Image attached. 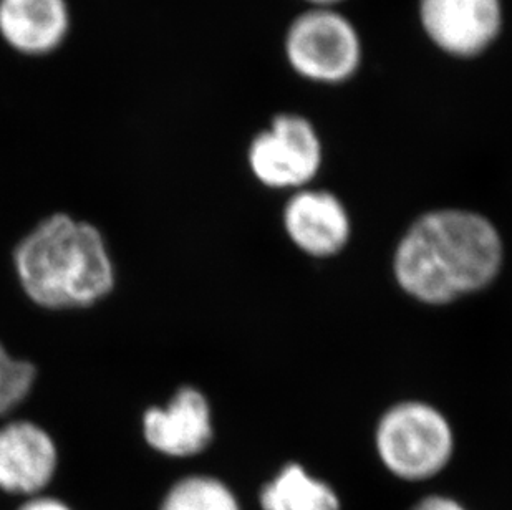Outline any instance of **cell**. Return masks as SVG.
<instances>
[{
  "label": "cell",
  "instance_id": "cell-1",
  "mask_svg": "<svg viewBox=\"0 0 512 510\" xmlns=\"http://www.w3.org/2000/svg\"><path fill=\"white\" fill-rule=\"evenodd\" d=\"M503 259L493 222L466 209H438L418 217L401 237L393 270L413 299L446 305L493 284Z\"/></svg>",
  "mask_w": 512,
  "mask_h": 510
},
{
  "label": "cell",
  "instance_id": "cell-2",
  "mask_svg": "<svg viewBox=\"0 0 512 510\" xmlns=\"http://www.w3.org/2000/svg\"><path fill=\"white\" fill-rule=\"evenodd\" d=\"M25 297L45 310H77L112 294L116 270L102 231L67 212L45 217L12 254Z\"/></svg>",
  "mask_w": 512,
  "mask_h": 510
},
{
  "label": "cell",
  "instance_id": "cell-3",
  "mask_svg": "<svg viewBox=\"0 0 512 510\" xmlns=\"http://www.w3.org/2000/svg\"><path fill=\"white\" fill-rule=\"evenodd\" d=\"M378 458L392 476L405 482L433 479L455 453V434L445 414L423 401H403L378 421Z\"/></svg>",
  "mask_w": 512,
  "mask_h": 510
},
{
  "label": "cell",
  "instance_id": "cell-4",
  "mask_svg": "<svg viewBox=\"0 0 512 510\" xmlns=\"http://www.w3.org/2000/svg\"><path fill=\"white\" fill-rule=\"evenodd\" d=\"M284 49L295 73L324 85L347 82L362 62V40L355 25L330 7H312L295 17Z\"/></svg>",
  "mask_w": 512,
  "mask_h": 510
},
{
  "label": "cell",
  "instance_id": "cell-5",
  "mask_svg": "<svg viewBox=\"0 0 512 510\" xmlns=\"http://www.w3.org/2000/svg\"><path fill=\"white\" fill-rule=\"evenodd\" d=\"M322 156L315 126L294 113L277 115L249 146L252 174L272 189H304L319 173Z\"/></svg>",
  "mask_w": 512,
  "mask_h": 510
},
{
  "label": "cell",
  "instance_id": "cell-6",
  "mask_svg": "<svg viewBox=\"0 0 512 510\" xmlns=\"http://www.w3.org/2000/svg\"><path fill=\"white\" fill-rule=\"evenodd\" d=\"M420 22L431 42L453 57L483 53L503 27L501 0H420Z\"/></svg>",
  "mask_w": 512,
  "mask_h": 510
},
{
  "label": "cell",
  "instance_id": "cell-7",
  "mask_svg": "<svg viewBox=\"0 0 512 510\" xmlns=\"http://www.w3.org/2000/svg\"><path fill=\"white\" fill-rule=\"evenodd\" d=\"M146 444L166 458H194L213 443V409L203 391L181 386L165 406H151L141 418Z\"/></svg>",
  "mask_w": 512,
  "mask_h": 510
},
{
  "label": "cell",
  "instance_id": "cell-8",
  "mask_svg": "<svg viewBox=\"0 0 512 510\" xmlns=\"http://www.w3.org/2000/svg\"><path fill=\"white\" fill-rule=\"evenodd\" d=\"M54 436L30 419H12L0 426V491L39 496L58 471Z\"/></svg>",
  "mask_w": 512,
  "mask_h": 510
},
{
  "label": "cell",
  "instance_id": "cell-9",
  "mask_svg": "<svg viewBox=\"0 0 512 510\" xmlns=\"http://www.w3.org/2000/svg\"><path fill=\"white\" fill-rule=\"evenodd\" d=\"M284 227L290 241L312 257L339 254L352 232L342 201L322 189H299L285 204Z\"/></svg>",
  "mask_w": 512,
  "mask_h": 510
},
{
  "label": "cell",
  "instance_id": "cell-10",
  "mask_svg": "<svg viewBox=\"0 0 512 510\" xmlns=\"http://www.w3.org/2000/svg\"><path fill=\"white\" fill-rule=\"evenodd\" d=\"M70 30L67 0H0V37L29 57L57 50Z\"/></svg>",
  "mask_w": 512,
  "mask_h": 510
},
{
  "label": "cell",
  "instance_id": "cell-11",
  "mask_svg": "<svg viewBox=\"0 0 512 510\" xmlns=\"http://www.w3.org/2000/svg\"><path fill=\"white\" fill-rule=\"evenodd\" d=\"M261 510H342L339 492L310 474L302 464L289 462L262 487Z\"/></svg>",
  "mask_w": 512,
  "mask_h": 510
},
{
  "label": "cell",
  "instance_id": "cell-12",
  "mask_svg": "<svg viewBox=\"0 0 512 510\" xmlns=\"http://www.w3.org/2000/svg\"><path fill=\"white\" fill-rule=\"evenodd\" d=\"M160 510H242V507L226 482L208 474H193L170 487Z\"/></svg>",
  "mask_w": 512,
  "mask_h": 510
},
{
  "label": "cell",
  "instance_id": "cell-13",
  "mask_svg": "<svg viewBox=\"0 0 512 510\" xmlns=\"http://www.w3.org/2000/svg\"><path fill=\"white\" fill-rule=\"evenodd\" d=\"M37 381V366L32 361L14 357L0 342V418L14 413L30 393Z\"/></svg>",
  "mask_w": 512,
  "mask_h": 510
},
{
  "label": "cell",
  "instance_id": "cell-14",
  "mask_svg": "<svg viewBox=\"0 0 512 510\" xmlns=\"http://www.w3.org/2000/svg\"><path fill=\"white\" fill-rule=\"evenodd\" d=\"M410 510H468V507L456 501L455 497L445 496V494H430L416 502Z\"/></svg>",
  "mask_w": 512,
  "mask_h": 510
},
{
  "label": "cell",
  "instance_id": "cell-15",
  "mask_svg": "<svg viewBox=\"0 0 512 510\" xmlns=\"http://www.w3.org/2000/svg\"><path fill=\"white\" fill-rule=\"evenodd\" d=\"M19 510H72L70 507L65 504V502L60 501L57 497L50 496H39L29 497L27 502H24L22 506L19 507Z\"/></svg>",
  "mask_w": 512,
  "mask_h": 510
},
{
  "label": "cell",
  "instance_id": "cell-16",
  "mask_svg": "<svg viewBox=\"0 0 512 510\" xmlns=\"http://www.w3.org/2000/svg\"><path fill=\"white\" fill-rule=\"evenodd\" d=\"M305 2H309L312 7H330V9H334L335 5L342 2V0H305Z\"/></svg>",
  "mask_w": 512,
  "mask_h": 510
}]
</instances>
